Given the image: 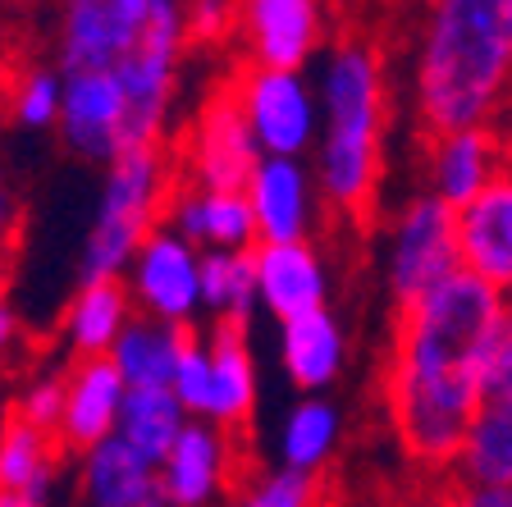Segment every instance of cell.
<instances>
[{"mask_svg": "<svg viewBox=\"0 0 512 507\" xmlns=\"http://www.w3.org/2000/svg\"><path fill=\"white\" fill-rule=\"evenodd\" d=\"M503 293L458 270L421 302L394 311L380 366V402L403 453L426 471H448L485 402Z\"/></svg>", "mask_w": 512, "mask_h": 507, "instance_id": "1", "label": "cell"}, {"mask_svg": "<svg viewBox=\"0 0 512 507\" xmlns=\"http://www.w3.org/2000/svg\"><path fill=\"white\" fill-rule=\"evenodd\" d=\"M188 46L183 0H55V69L124 87L147 147L170 142Z\"/></svg>", "mask_w": 512, "mask_h": 507, "instance_id": "2", "label": "cell"}, {"mask_svg": "<svg viewBox=\"0 0 512 507\" xmlns=\"http://www.w3.org/2000/svg\"><path fill=\"white\" fill-rule=\"evenodd\" d=\"M407 96L421 138L499 124L512 101V0H426Z\"/></svg>", "mask_w": 512, "mask_h": 507, "instance_id": "3", "label": "cell"}, {"mask_svg": "<svg viewBox=\"0 0 512 507\" xmlns=\"http://www.w3.org/2000/svg\"><path fill=\"white\" fill-rule=\"evenodd\" d=\"M320 142L311 151L320 201L339 220L375 215L384 183V128H389V74L384 55L362 37L334 42L316 74Z\"/></svg>", "mask_w": 512, "mask_h": 507, "instance_id": "4", "label": "cell"}, {"mask_svg": "<svg viewBox=\"0 0 512 507\" xmlns=\"http://www.w3.org/2000/svg\"><path fill=\"white\" fill-rule=\"evenodd\" d=\"M174 188H179V160L170 142L128 147L124 156L110 160L101 169V188L78 252V284L124 279L147 233L165 224Z\"/></svg>", "mask_w": 512, "mask_h": 507, "instance_id": "5", "label": "cell"}, {"mask_svg": "<svg viewBox=\"0 0 512 507\" xmlns=\"http://www.w3.org/2000/svg\"><path fill=\"white\" fill-rule=\"evenodd\" d=\"M462 270L458 256V211L435 192L416 188L394 206L380 238V284L389 307L403 311L435 293L444 279Z\"/></svg>", "mask_w": 512, "mask_h": 507, "instance_id": "6", "label": "cell"}, {"mask_svg": "<svg viewBox=\"0 0 512 507\" xmlns=\"http://www.w3.org/2000/svg\"><path fill=\"white\" fill-rule=\"evenodd\" d=\"M238 106L261 156L311 160L320 142V92L307 69H256L243 64L234 78Z\"/></svg>", "mask_w": 512, "mask_h": 507, "instance_id": "7", "label": "cell"}, {"mask_svg": "<svg viewBox=\"0 0 512 507\" xmlns=\"http://www.w3.org/2000/svg\"><path fill=\"white\" fill-rule=\"evenodd\" d=\"M174 160H179V183L243 192L261 151H256V138L229 83H220L192 110V119L183 124V138L174 142Z\"/></svg>", "mask_w": 512, "mask_h": 507, "instance_id": "8", "label": "cell"}, {"mask_svg": "<svg viewBox=\"0 0 512 507\" xmlns=\"http://www.w3.org/2000/svg\"><path fill=\"white\" fill-rule=\"evenodd\" d=\"M124 288L133 311L174 329H192L202 320V252L179 238L170 224L147 233V243L124 270Z\"/></svg>", "mask_w": 512, "mask_h": 507, "instance_id": "9", "label": "cell"}, {"mask_svg": "<svg viewBox=\"0 0 512 507\" xmlns=\"http://www.w3.org/2000/svg\"><path fill=\"white\" fill-rule=\"evenodd\" d=\"M238 51L256 69H307L325 51V0H238Z\"/></svg>", "mask_w": 512, "mask_h": 507, "instance_id": "10", "label": "cell"}, {"mask_svg": "<svg viewBox=\"0 0 512 507\" xmlns=\"http://www.w3.org/2000/svg\"><path fill=\"white\" fill-rule=\"evenodd\" d=\"M243 448L238 434L211 421H188L160 462V494L179 507H215L234 494Z\"/></svg>", "mask_w": 512, "mask_h": 507, "instance_id": "11", "label": "cell"}, {"mask_svg": "<svg viewBox=\"0 0 512 507\" xmlns=\"http://www.w3.org/2000/svg\"><path fill=\"white\" fill-rule=\"evenodd\" d=\"M243 197L256 220V243H307L320 229V188L311 160L261 156Z\"/></svg>", "mask_w": 512, "mask_h": 507, "instance_id": "12", "label": "cell"}, {"mask_svg": "<svg viewBox=\"0 0 512 507\" xmlns=\"http://www.w3.org/2000/svg\"><path fill=\"white\" fill-rule=\"evenodd\" d=\"M508 165H512V156H508V142H503L499 124L453 128V133L426 138V151H421V188L435 192L444 206L462 211Z\"/></svg>", "mask_w": 512, "mask_h": 507, "instance_id": "13", "label": "cell"}, {"mask_svg": "<svg viewBox=\"0 0 512 507\" xmlns=\"http://www.w3.org/2000/svg\"><path fill=\"white\" fill-rule=\"evenodd\" d=\"M256 297L275 325L330 307L334 275L316 243H256Z\"/></svg>", "mask_w": 512, "mask_h": 507, "instance_id": "14", "label": "cell"}, {"mask_svg": "<svg viewBox=\"0 0 512 507\" xmlns=\"http://www.w3.org/2000/svg\"><path fill=\"white\" fill-rule=\"evenodd\" d=\"M128 384L115 370L110 357H87V361H64V416H60V448L69 457L87 453V448L106 444L124 412Z\"/></svg>", "mask_w": 512, "mask_h": 507, "instance_id": "15", "label": "cell"}, {"mask_svg": "<svg viewBox=\"0 0 512 507\" xmlns=\"http://www.w3.org/2000/svg\"><path fill=\"white\" fill-rule=\"evenodd\" d=\"M179 238H188L197 252H252L256 220L252 206L238 188H202V183H179L165 211Z\"/></svg>", "mask_w": 512, "mask_h": 507, "instance_id": "16", "label": "cell"}, {"mask_svg": "<svg viewBox=\"0 0 512 507\" xmlns=\"http://www.w3.org/2000/svg\"><path fill=\"white\" fill-rule=\"evenodd\" d=\"M458 256L467 275L512 288V165L458 211Z\"/></svg>", "mask_w": 512, "mask_h": 507, "instance_id": "17", "label": "cell"}, {"mask_svg": "<svg viewBox=\"0 0 512 507\" xmlns=\"http://www.w3.org/2000/svg\"><path fill=\"white\" fill-rule=\"evenodd\" d=\"M279 370L298 393H330L348 370V329L339 311L320 307L311 316L279 325Z\"/></svg>", "mask_w": 512, "mask_h": 507, "instance_id": "18", "label": "cell"}, {"mask_svg": "<svg viewBox=\"0 0 512 507\" xmlns=\"http://www.w3.org/2000/svg\"><path fill=\"white\" fill-rule=\"evenodd\" d=\"M74 494L83 507H147L160 494V466L110 434L74 457Z\"/></svg>", "mask_w": 512, "mask_h": 507, "instance_id": "19", "label": "cell"}, {"mask_svg": "<svg viewBox=\"0 0 512 507\" xmlns=\"http://www.w3.org/2000/svg\"><path fill=\"white\" fill-rule=\"evenodd\" d=\"M138 320L133 297L124 279H101V284H78L60 311V348L69 361L110 357L128 325Z\"/></svg>", "mask_w": 512, "mask_h": 507, "instance_id": "20", "label": "cell"}, {"mask_svg": "<svg viewBox=\"0 0 512 507\" xmlns=\"http://www.w3.org/2000/svg\"><path fill=\"white\" fill-rule=\"evenodd\" d=\"M206 348H211V402H206L202 421L224 425V430H243L261 398V375L247 343V329L211 325L206 329Z\"/></svg>", "mask_w": 512, "mask_h": 507, "instance_id": "21", "label": "cell"}, {"mask_svg": "<svg viewBox=\"0 0 512 507\" xmlns=\"http://www.w3.org/2000/svg\"><path fill=\"white\" fill-rule=\"evenodd\" d=\"M448 476L458 485L512 489V393H490L480 402Z\"/></svg>", "mask_w": 512, "mask_h": 507, "instance_id": "22", "label": "cell"}, {"mask_svg": "<svg viewBox=\"0 0 512 507\" xmlns=\"http://www.w3.org/2000/svg\"><path fill=\"white\" fill-rule=\"evenodd\" d=\"M343 439V412L339 402L325 398V393H302L293 407L284 412L275 434V457L284 471H298V476H320L325 462L339 453Z\"/></svg>", "mask_w": 512, "mask_h": 507, "instance_id": "23", "label": "cell"}, {"mask_svg": "<svg viewBox=\"0 0 512 507\" xmlns=\"http://www.w3.org/2000/svg\"><path fill=\"white\" fill-rule=\"evenodd\" d=\"M188 334L192 329H174V325L138 316L119 334L115 348H110V361H115V370L124 375L128 389H170Z\"/></svg>", "mask_w": 512, "mask_h": 507, "instance_id": "24", "label": "cell"}, {"mask_svg": "<svg viewBox=\"0 0 512 507\" xmlns=\"http://www.w3.org/2000/svg\"><path fill=\"white\" fill-rule=\"evenodd\" d=\"M64 448L55 434L5 416L0 421V489H51L64 485Z\"/></svg>", "mask_w": 512, "mask_h": 507, "instance_id": "25", "label": "cell"}, {"mask_svg": "<svg viewBox=\"0 0 512 507\" xmlns=\"http://www.w3.org/2000/svg\"><path fill=\"white\" fill-rule=\"evenodd\" d=\"M261 311L256 297V256L252 252H206L202 256V316L211 325L247 329Z\"/></svg>", "mask_w": 512, "mask_h": 507, "instance_id": "26", "label": "cell"}, {"mask_svg": "<svg viewBox=\"0 0 512 507\" xmlns=\"http://www.w3.org/2000/svg\"><path fill=\"white\" fill-rule=\"evenodd\" d=\"M188 421H192V416L183 412V402L174 398L170 389H128L115 434L124 439L128 448H138L147 462L160 466Z\"/></svg>", "mask_w": 512, "mask_h": 507, "instance_id": "27", "label": "cell"}, {"mask_svg": "<svg viewBox=\"0 0 512 507\" xmlns=\"http://www.w3.org/2000/svg\"><path fill=\"white\" fill-rule=\"evenodd\" d=\"M64 110V74L55 64H23L14 74L10 92H5V115L23 128V133H46L60 128Z\"/></svg>", "mask_w": 512, "mask_h": 507, "instance_id": "28", "label": "cell"}, {"mask_svg": "<svg viewBox=\"0 0 512 507\" xmlns=\"http://www.w3.org/2000/svg\"><path fill=\"white\" fill-rule=\"evenodd\" d=\"M224 507H320L316 476H298V471H256L243 485H234V494L224 498Z\"/></svg>", "mask_w": 512, "mask_h": 507, "instance_id": "29", "label": "cell"}, {"mask_svg": "<svg viewBox=\"0 0 512 507\" xmlns=\"http://www.w3.org/2000/svg\"><path fill=\"white\" fill-rule=\"evenodd\" d=\"M10 416H19V421L37 425V430H46V434L60 430V416H64V366L32 370L28 380L19 384V393H14Z\"/></svg>", "mask_w": 512, "mask_h": 507, "instance_id": "30", "label": "cell"}, {"mask_svg": "<svg viewBox=\"0 0 512 507\" xmlns=\"http://www.w3.org/2000/svg\"><path fill=\"white\" fill-rule=\"evenodd\" d=\"M170 393L183 402V412L192 421L206 416V402H211V348H206V334L192 329L188 343H183V357L174 366V380H170Z\"/></svg>", "mask_w": 512, "mask_h": 507, "instance_id": "31", "label": "cell"}, {"mask_svg": "<svg viewBox=\"0 0 512 507\" xmlns=\"http://www.w3.org/2000/svg\"><path fill=\"white\" fill-rule=\"evenodd\" d=\"M192 46H220L238 32V0H183Z\"/></svg>", "mask_w": 512, "mask_h": 507, "instance_id": "32", "label": "cell"}, {"mask_svg": "<svg viewBox=\"0 0 512 507\" xmlns=\"http://www.w3.org/2000/svg\"><path fill=\"white\" fill-rule=\"evenodd\" d=\"M490 393H512V288L503 293V329L494 338L490 370H485V398Z\"/></svg>", "mask_w": 512, "mask_h": 507, "instance_id": "33", "label": "cell"}, {"mask_svg": "<svg viewBox=\"0 0 512 507\" xmlns=\"http://www.w3.org/2000/svg\"><path fill=\"white\" fill-rule=\"evenodd\" d=\"M439 507H512V489H485V485H453L439 494Z\"/></svg>", "mask_w": 512, "mask_h": 507, "instance_id": "34", "label": "cell"}, {"mask_svg": "<svg viewBox=\"0 0 512 507\" xmlns=\"http://www.w3.org/2000/svg\"><path fill=\"white\" fill-rule=\"evenodd\" d=\"M19 343H23V316L10 302V293H0V366L19 352Z\"/></svg>", "mask_w": 512, "mask_h": 507, "instance_id": "35", "label": "cell"}, {"mask_svg": "<svg viewBox=\"0 0 512 507\" xmlns=\"http://www.w3.org/2000/svg\"><path fill=\"white\" fill-rule=\"evenodd\" d=\"M14 233H19V201H14V188H10V179L0 174V256L10 252Z\"/></svg>", "mask_w": 512, "mask_h": 507, "instance_id": "36", "label": "cell"}, {"mask_svg": "<svg viewBox=\"0 0 512 507\" xmlns=\"http://www.w3.org/2000/svg\"><path fill=\"white\" fill-rule=\"evenodd\" d=\"M0 507H60L51 489H0Z\"/></svg>", "mask_w": 512, "mask_h": 507, "instance_id": "37", "label": "cell"}, {"mask_svg": "<svg viewBox=\"0 0 512 507\" xmlns=\"http://www.w3.org/2000/svg\"><path fill=\"white\" fill-rule=\"evenodd\" d=\"M147 507H179V503H170V498H165V494H156V498H151Z\"/></svg>", "mask_w": 512, "mask_h": 507, "instance_id": "38", "label": "cell"}, {"mask_svg": "<svg viewBox=\"0 0 512 507\" xmlns=\"http://www.w3.org/2000/svg\"><path fill=\"white\" fill-rule=\"evenodd\" d=\"M0 293H5V256H0Z\"/></svg>", "mask_w": 512, "mask_h": 507, "instance_id": "39", "label": "cell"}, {"mask_svg": "<svg viewBox=\"0 0 512 507\" xmlns=\"http://www.w3.org/2000/svg\"><path fill=\"white\" fill-rule=\"evenodd\" d=\"M14 5H32V0H14Z\"/></svg>", "mask_w": 512, "mask_h": 507, "instance_id": "40", "label": "cell"}]
</instances>
